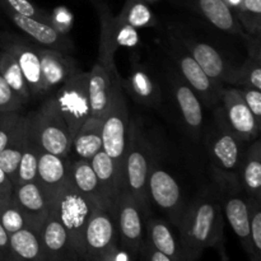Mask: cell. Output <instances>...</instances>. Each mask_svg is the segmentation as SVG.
<instances>
[{
    "mask_svg": "<svg viewBox=\"0 0 261 261\" xmlns=\"http://www.w3.org/2000/svg\"><path fill=\"white\" fill-rule=\"evenodd\" d=\"M178 229L185 261H198L206 249L222 244L224 213L218 186L203 190L186 205Z\"/></svg>",
    "mask_w": 261,
    "mask_h": 261,
    "instance_id": "obj_1",
    "label": "cell"
},
{
    "mask_svg": "<svg viewBox=\"0 0 261 261\" xmlns=\"http://www.w3.org/2000/svg\"><path fill=\"white\" fill-rule=\"evenodd\" d=\"M203 134L217 184L240 186V168L246 152L245 142L232 132L223 109L214 111L213 121Z\"/></svg>",
    "mask_w": 261,
    "mask_h": 261,
    "instance_id": "obj_2",
    "label": "cell"
},
{
    "mask_svg": "<svg viewBox=\"0 0 261 261\" xmlns=\"http://www.w3.org/2000/svg\"><path fill=\"white\" fill-rule=\"evenodd\" d=\"M153 150L138 122H130L129 139L122 163V189L137 200L144 217H149L148 177L153 166Z\"/></svg>",
    "mask_w": 261,
    "mask_h": 261,
    "instance_id": "obj_3",
    "label": "cell"
},
{
    "mask_svg": "<svg viewBox=\"0 0 261 261\" xmlns=\"http://www.w3.org/2000/svg\"><path fill=\"white\" fill-rule=\"evenodd\" d=\"M96 204L81 193L69 180L50 200V211L66 229L71 247L83 261L84 229Z\"/></svg>",
    "mask_w": 261,
    "mask_h": 261,
    "instance_id": "obj_4",
    "label": "cell"
},
{
    "mask_svg": "<svg viewBox=\"0 0 261 261\" xmlns=\"http://www.w3.org/2000/svg\"><path fill=\"white\" fill-rule=\"evenodd\" d=\"M91 2L98 13L99 27H101L97 63L103 65L112 75L120 78L115 66V53L120 47H137L140 43L139 32L137 28L122 22L117 15H112L106 3L102 0H91Z\"/></svg>",
    "mask_w": 261,
    "mask_h": 261,
    "instance_id": "obj_5",
    "label": "cell"
},
{
    "mask_svg": "<svg viewBox=\"0 0 261 261\" xmlns=\"http://www.w3.org/2000/svg\"><path fill=\"white\" fill-rule=\"evenodd\" d=\"M27 116L31 132L41 149L61 157H68L71 152L73 137L56 107L54 96L48 97L37 111L31 112Z\"/></svg>",
    "mask_w": 261,
    "mask_h": 261,
    "instance_id": "obj_6",
    "label": "cell"
},
{
    "mask_svg": "<svg viewBox=\"0 0 261 261\" xmlns=\"http://www.w3.org/2000/svg\"><path fill=\"white\" fill-rule=\"evenodd\" d=\"M129 110L122 93V87L119 84L102 116V150L111 158L120 175L122 172V163L129 139Z\"/></svg>",
    "mask_w": 261,
    "mask_h": 261,
    "instance_id": "obj_7",
    "label": "cell"
},
{
    "mask_svg": "<svg viewBox=\"0 0 261 261\" xmlns=\"http://www.w3.org/2000/svg\"><path fill=\"white\" fill-rule=\"evenodd\" d=\"M88 71H76L59 87L54 96L59 112L63 116L71 137L91 116L88 93Z\"/></svg>",
    "mask_w": 261,
    "mask_h": 261,
    "instance_id": "obj_8",
    "label": "cell"
},
{
    "mask_svg": "<svg viewBox=\"0 0 261 261\" xmlns=\"http://www.w3.org/2000/svg\"><path fill=\"white\" fill-rule=\"evenodd\" d=\"M165 51L175 64L176 69L180 71L184 81L198 94L199 99L206 106H214L219 101V92L222 87L217 86L200 68L195 59L188 53L182 43L177 40L175 33L170 31L168 42L165 46Z\"/></svg>",
    "mask_w": 261,
    "mask_h": 261,
    "instance_id": "obj_9",
    "label": "cell"
},
{
    "mask_svg": "<svg viewBox=\"0 0 261 261\" xmlns=\"http://www.w3.org/2000/svg\"><path fill=\"white\" fill-rule=\"evenodd\" d=\"M117 242L122 249L137 256L144 245V214L137 200L125 189H121L114 201Z\"/></svg>",
    "mask_w": 261,
    "mask_h": 261,
    "instance_id": "obj_10",
    "label": "cell"
},
{
    "mask_svg": "<svg viewBox=\"0 0 261 261\" xmlns=\"http://www.w3.org/2000/svg\"><path fill=\"white\" fill-rule=\"evenodd\" d=\"M149 199L168 217L171 223L178 228L188 204L184 201L180 185L170 172L153 163L148 177Z\"/></svg>",
    "mask_w": 261,
    "mask_h": 261,
    "instance_id": "obj_11",
    "label": "cell"
},
{
    "mask_svg": "<svg viewBox=\"0 0 261 261\" xmlns=\"http://www.w3.org/2000/svg\"><path fill=\"white\" fill-rule=\"evenodd\" d=\"M117 242L114 208L96 205L84 229L83 261H97Z\"/></svg>",
    "mask_w": 261,
    "mask_h": 261,
    "instance_id": "obj_12",
    "label": "cell"
},
{
    "mask_svg": "<svg viewBox=\"0 0 261 261\" xmlns=\"http://www.w3.org/2000/svg\"><path fill=\"white\" fill-rule=\"evenodd\" d=\"M38 43L27 36L0 33V48L9 53L19 65L20 71L25 79L31 96H41V68Z\"/></svg>",
    "mask_w": 261,
    "mask_h": 261,
    "instance_id": "obj_13",
    "label": "cell"
},
{
    "mask_svg": "<svg viewBox=\"0 0 261 261\" xmlns=\"http://www.w3.org/2000/svg\"><path fill=\"white\" fill-rule=\"evenodd\" d=\"M219 99L223 102V114L232 132L245 143L257 139L261 122L255 119L236 87H222Z\"/></svg>",
    "mask_w": 261,
    "mask_h": 261,
    "instance_id": "obj_14",
    "label": "cell"
},
{
    "mask_svg": "<svg viewBox=\"0 0 261 261\" xmlns=\"http://www.w3.org/2000/svg\"><path fill=\"white\" fill-rule=\"evenodd\" d=\"M168 81L172 86L173 96L184 125L189 135L198 142L204 132V111L198 94L173 68H168Z\"/></svg>",
    "mask_w": 261,
    "mask_h": 261,
    "instance_id": "obj_15",
    "label": "cell"
},
{
    "mask_svg": "<svg viewBox=\"0 0 261 261\" xmlns=\"http://www.w3.org/2000/svg\"><path fill=\"white\" fill-rule=\"evenodd\" d=\"M219 193L222 196L223 213L227 221L231 224L232 229L239 237L242 249L252 260V249L250 242V223H249V206L247 199L241 195V186L237 185H219Z\"/></svg>",
    "mask_w": 261,
    "mask_h": 261,
    "instance_id": "obj_16",
    "label": "cell"
},
{
    "mask_svg": "<svg viewBox=\"0 0 261 261\" xmlns=\"http://www.w3.org/2000/svg\"><path fill=\"white\" fill-rule=\"evenodd\" d=\"M177 40L182 43L184 47L188 50V53L195 59L196 63L200 65L204 73L217 84L221 87L222 83H226V79L228 76L229 70L232 66L226 63L223 56L216 50L209 43L203 42V41L195 40L188 32H184L180 28L177 30H171Z\"/></svg>",
    "mask_w": 261,
    "mask_h": 261,
    "instance_id": "obj_17",
    "label": "cell"
},
{
    "mask_svg": "<svg viewBox=\"0 0 261 261\" xmlns=\"http://www.w3.org/2000/svg\"><path fill=\"white\" fill-rule=\"evenodd\" d=\"M38 55H40L42 94H47L55 88H59L73 74L81 70L71 56L55 48L38 46Z\"/></svg>",
    "mask_w": 261,
    "mask_h": 261,
    "instance_id": "obj_18",
    "label": "cell"
},
{
    "mask_svg": "<svg viewBox=\"0 0 261 261\" xmlns=\"http://www.w3.org/2000/svg\"><path fill=\"white\" fill-rule=\"evenodd\" d=\"M12 199L24 217L28 228L38 233L50 213V200L45 191L36 181L22 184L14 186Z\"/></svg>",
    "mask_w": 261,
    "mask_h": 261,
    "instance_id": "obj_19",
    "label": "cell"
},
{
    "mask_svg": "<svg viewBox=\"0 0 261 261\" xmlns=\"http://www.w3.org/2000/svg\"><path fill=\"white\" fill-rule=\"evenodd\" d=\"M38 239L47 261H79L68 232L51 211L38 231Z\"/></svg>",
    "mask_w": 261,
    "mask_h": 261,
    "instance_id": "obj_20",
    "label": "cell"
},
{
    "mask_svg": "<svg viewBox=\"0 0 261 261\" xmlns=\"http://www.w3.org/2000/svg\"><path fill=\"white\" fill-rule=\"evenodd\" d=\"M120 84L138 103L148 107H158L162 102L160 84L149 69L138 61H133L129 75L125 81H120Z\"/></svg>",
    "mask_w": 261,
    "mask_h": 261,
    "instance_id": "obj_21",
    "label": "cell"
},
{
    "mask_svg": "<svg viewBox=\"0 0 261 261\" xmlns=\"http://www.w3.org/2000/svg\"><path fill=\"white\" fill-rule=\"evenodd\" d=\"M70 180V162L68 157L41 152L37 166V180L48 200Z\"/></svg>",
    "mask_w": 261,
    "mask_h": 261,
    "instance_id": "obj_22",
    "label": "cell"
},
{
    "mask_svg": "<svg viewBox=\"0 0 261 261\" xmlns=\"http://www.w3.org/2000/svg\"><path fill=\"white\" fill-rule=\"evenodd\" d=\"M88 93L91 103V116L102 117L111 102L115 88L121 79L109 73L103 65L96 63L88 71Z\"/></svg>",
    "mask_w": 261,
    "mask_h": 261,
    "instance_id": "obj_23",
    "label": "cell"
},
{
    "mask_svg": "<svg viewBox=\"0 0 261 261\" xmlns=\"http://www.w3.org/2000/svg\"><path fill=\"white\" fill-rule=\"evenodd\" d=\"M249 47V58L240 68H231L226 83L239 88H254L261 91V53L260 36L245 35Z\"/></svg>",
    "mask_w": 261,
    "mask_h": 261,
    "instance_id": "obj_24",
    "label": "cell"
},
{
    "mask_svg": "<svg viewBox=\"0 0 261 261\" xmlns=\"http://www.w3.org/2000/svg\"><path fill=\"white\" fill-rule=\"evenodd\" d=\"M193 10L223 32L239 35L242 38L246 35L223 0H196Z\"/></svg>",
    "mask_w": 261,
    "mask_h": 261,
    "instance_id": "obj_25",
    "label": "cell"
},
{
    "mask_svg": "<svg viewBox=\"0 0 261 261\" xmlns=\"http://www.w3.org/2000/svg\"><path fill=\"white\" fill-rule=\"evenodd\" d=\"M70 181L96 205L112 206L111 201L105 195L89 161L79 160L70 162Z\"/></svg>",
    "mask_w": 261,
    "mask_h": 261,
    "instance_id": "obj_26",
    "label": "cell"
},
{
    "mask_svg": "<svg viewBox=\"0 0 261 261\" xmlns=\"http://www.w3.org/2000/svg\"><path fill=\"white\" fill-rule=\"evenodd\" d=\"M240 186L242 191L261 201V142L252 140L246 149L240 168Z\"/></svg>",
    "mask_w": 261,
    "mask_h": 261,
    "instance_id": "obj_27",
    "label": "cell"
},
{
    "mask_svg": "<svg viewBox=\"0 0 261 261\" xmlns=\"http://www.w3.org/2000/svg\"><path fill=\"white\" fill-rule=\"evenodd\" d=\"M71 150L86 161L102 150V117L89 116L83 122L71 140Z\"/></svg>",
    "mask_w": 261,
    "mask_h": 261,
    "instance_id": "obj_28",
    "label": "cell"
},
{
    "mask_svg": "<svg viewBox=\"0 0 261 261\" xmlns=\"http://www.w3.org/2000/svg\"><path fill=\"white\" fill-rule=\"evenodd\" d=\"M147 227V242L155 250L165 254L173 261H185L181 251L180 242L175 239L170 226L165 221L158 218L144 219Z\"/></svg>",
    "mask_w": 261,
    "mask_h": 261,
    "instance_id": "obj_29",
    "label": "cell"
},
{
    "mask_svg": "<svg viewBox=\"0 0 261 261\" xmlns=\"http://www.w3.org/2000/svg\"><path fill=\"white\" fill-rule=\"evenodd\" d=\"M28 133V117L20 116L19 122L13 133L12 138L8 142L7 147L0 152V168L4 171L15 186L17 181V170L27 142Z\"/></svg>",
    "mask_w": 261,
    "mask_h": 261,
    "instance_id": "obj_30",
    "label": "cell"
},
{
    "mask_svg": "<svg viewBox=\"0 0 261 261\" xmlns=\"http://www.w3.org/2000/svg\"><path fill=\"white\" fill-rule=\"evenodd\" d=\"M9 261H47L38 233L28 227L9 234Z\"/></svg>",
    "mask_w": 261,
    "mask_h": 261,
    "instance_id": "obj_31",
    "label": "cell"
},
{
    "mask_svg": "<svg viewBox=\"0 0 261 261\" xmlns=\"http://www.w3.org/2000/svg\"><path fill=\"white\" fill-rule=\"evenodd\" d=\"M89 162H91L92 168L96 173L97 180H98L105 195L107 196V199L114 205L115 199H116L120 190L122 189L121 175H120L119 170L116 168L115 163L112 162L111 158L103 150H99L98 153H96L89 160Z\"/></svg>",
    "mask_w": 261,
    "mask_h": 261,
    "instance_id": "obj_32",
    "label": "cell"
},
{
    "mask_svg": "<svg viewBox=\"0 0 261 261\" xmlns=\"http://www.w3.org/2000/svg\"><path fill=\"white\" fill-rule=\"evenodd\" d=\"M41 152H42V149H41L36 138L33 137L32 132L30 129V124H28L27 142H25L19 165H18L15 186L22 185V184L33 182V181L37 180V166Z\"/></svg>",
    "mask_w": 261,
    "mask_h": 261,
    "instance_id": "obj_33",
    "label": "cell"
},
{
    "mask_svg": "<svg viewBox=\"0 0 261 261\" xmlns=\"http://www.w3.org/2000/svg\"><path fill=\"white\" fill-rule=\"evenodd\" d=\"M0 74L5 79L10 88L17 93V96L27 103L31 98V92L25 79L20 71L19 65L15 59L7 51H0Z\"/></svg>",
    "mask_w": 261,
    "mask_h": 261,
    "instance_id": "obj_34",
    "label": "cell"
},
{
    "mask_svg": "<svg viewBox=\"0 0 261 261\" xmlns=\"http://www.w3.org/2000/svg\"><path fill=\"white\" fill-rule=\"evenodd\" d=\"M117 17L137 30L157 25V19L149 8V3L145 0H125L124 7Z\"/></svg>",
    "mask_w": 261,
    "mask_h": 261,
    "instance_id": "obj_35",
    "label": "cell"
},
{
    "mask_svg": "<svg viewBox=\"0 0 261 261\" xmlns=\"http://www.w3.org/2000/svg\"><path fill=\"white\" fill-rule=\"evenodd\" d=\"M245 33L260 36L261 31V0H242L241 7L234 13Z\"/></svg>",
    "mask_w": 261,
    "mask_h": 261,
    "instance_id": "obj_36",
    "label": "cell"
},
{
    "mask_svg": "<svg viewBox=\"0 0 261 261\" xmlns=\"http://www.w3.org/2000/svg\"><path fill=\"white\" fill-rule=\"evenodd\" d=\"M250 223V242L252 249V260L261 261V204L254 198L247 199Z\"/></svg>",
    "mask_w": 261,
    "mask_h": 261,
    "instance_id": "obj_37",
    "label": "cell"
},
{
    "mask_svg": "<svg viewBox=\"0 0 261 261\" xmlns=\"http://www.w3.org/2000/svg\"><path fill=\"white\" fill-rule=\"evenodd\" d=\"M0 224L8 234H12L27 227L24 217L15 205L13 199L0 200Z\"/></svg>",
    "mask_w": 261,
    "mask_h": 261,
    "instance_id": "obj_38",
    "label": "cell"
},
{
    "mask_svg": "<svg viewBox=\"0 0 261 261\" xmlns=\"http://www.w3.org/2000/svg\"><path fill=\"white\" fill-rule=\"evenodd\" d=\"M8 4L13 8L19 14L25 15V17L33 18L40 22L47 23V24L53 25V17L50 13L45 12V10L40 9L36 5H33L30 0H7ZM54 27V25H53Z\"/></svg>",
    "mask_w": 261,
    "mask_h": 261,
    "instance_id": "obj_39",
    "label": "cell"
},
{
    "mask_svg": "<svg viewBox=\"0 0 261 261\" xmlns=\"http://www.w3.org/2000/svg\"><path fill=\"white\" fill-rule=\"evenodd\" d=\"M24 102L17 96L0 74V114L19 112Z\"/></svg>",
    "mask_w": 261,
    "mask_h": 261,
    "instance_id": "obj_40",
    "label": "cell"
},
{
    "mask_svg": "<svg viewBox=\"0 0 261 261\" xmlns=\"http://www.w3.org/2000/svg\"><path fill=\"white\" fill-rule=\"evenodd\" d=\"M19 112L0 114V152L7 147L8 142L10 140L18 122H19Z\"/></svg>",
    "mask_w": 261,
    "mask_h": 261,
    "instance_id": "obj_41",
    "label": "cell"
},
{
    "mask_svg": "<svg viewBox=\"0 0 261 261\" xmlns=\"http://www.w3.org/2000/svg\"><path fill=\"white\" fill-rule=\"evenodd\" d=\"M236 88L240 91L245 103L252 112L255 119L261 122V91L254 88H244V87L242 88L236 87Z\"/></svg>",
    "mask_w": 261,
    "mask_h": 261,
    "instance_id": "obj_42",
    "label": "cell"
},
{
    "mask_svg": "<svg viewBox=\"0 0 261 261\" xmlns=\"http://www.w3.org/2000/svg\"><path fill=\"white\" fill-rule=\"evenodd\" d=\"M53 17V25L63 35L68 36L69 30H70V22H71V15L65 9H58Z\"/></svg>",
    "mask_w": 261,
    "mask_h": 261,
    "instance_id": "obj_43",
    "label": "cell"
},
{
    "mask_svg": "<svg viewBox=\"0 0 261 261\" xmlns=\"http://www.w3.org/2000/svg\"><path fill=\"white\" fill-rule=\"evenodd\" d=\"M97 261H134L130 252H127L126 250L122 249L119 244L114 245L112 247H110L101 257Z\"/></svg>",
    "mask_w": 261,
    "mask_h": 261,
    "instance_id": "obj_44",
    "label": "cell"
},
{
    "mask_svg": "<svg viewBox=\"0 0 261 261\" xmlns=\"http://www.w3.org/2000/svg\"><path fill=\"white\" fill-rule=\"evenodd\" d=\"M14 184L10 181L7 173L0 168V200H9L12 199Z\"/></svg>",
    "mask_w": 261,
    "mask_h": 261,
    "instance_id": "obj_45",
    "label": "cell"
},
{
    "mask_svg": "<svg viewBox=\"0 0 261 261\" xmlns=\"http://www.w3.org/2000/svg\"><path fill=\"white\" fill-rule=\"evenodd\" d=\"M143 255H144L145 260L147 261H173L172 259H170L168 256H166L165 254L160 252L158 250H155L154 247L150 246L147 241H144V245L142 247Z\"/></svg>",
    "mask_w": 261,
    "mask_h": 261,
    "instance_id": "obj_46",
    "label": "cell"
},
{
    "mask_svg": "<svg viewBox=\"0 0 261 261\" xmlns=\"http://www.w3.org/2000/svg\"><path fill=\"white\" fill-rule=\"evenodd\" d=\"M9 234L7 233V231L0 224V261H9Z\"/></svg>",
    "mask_w": 261,
    "mask_h": 261,
    "instance_id": "obj_47",
    "label": "cell"
},
{
    "mask_svg": "<svg viewBox=\"0 0 261 261\" xmlns=\"http://www.w3.org/2000/svg\"><path fill=\"white\" fill-rule=\"evenodd\" d=\"M145 2H147V3H155V2H158V0H145Z\"/></svg>",
    "mask_w": 261,
    "mask_h": 261,
    "instance_id": "obj_48",
    "label": "cell"
}]
</instances>
